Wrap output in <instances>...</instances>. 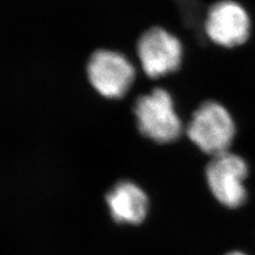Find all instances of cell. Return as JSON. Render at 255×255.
<instances>
[{
    "label": "cell",
    "instance_id": "6da1fadb",
    "mask_svg": "<svg viewBox=\"0 0 255 255\" xmlns=\"http://www.w3.org/2000/svg\"><path fill=\"white\" fill-rule=\"evenodd\" d=\"M137 127L143 136L158 143L177 139L182 131V123L170 94L156 89L143 95L134 109Z\"/></svg>",
    "mask_w": 255,
    "mask_h": 255
},
{
    "label": "cell",
    "instance_id": "7a4b0ae2",
    "mask_svg": "<svg viewBox=\"0 0 255 255\" xmlns=\"http://www.w3.org/2000/svg\"><path fill=\"white\" fill-rule=\"evenodd\" d=\"M187 135L199 149L215 156L228 151L235 135V125L221 105L207 102L195 112Z\"/></svg>",
    "mask_w": 255,
    "mask_h": 255
},
{
    "label": "cell",
    "instance_id": "3957f363",
    "mask_svg": "<svg viewBox=\"0 0 255 255\" xmlns=\"http://www.w3.org/2000/svg\"><path fill=\"white\" fill-rule=\"evenodd\" d=\"M87 77L98 94L108 99H118L132 86L135 69L124 54L112 50H100L95 52L89 62Z\"/></svg>",
    "mask_w": 255,
    "mask_h": 255
},
{
    "label": "cell",
    "instance_id": "277c9868",
    "mask_svg": "<svg viewBox=\"0 0 255 255\" xmlns=\"http://www.w3.org/2000/svg\"><path fill=\"white\" fill-rule=\"evenodd\" d=\"M205 175L212 194L221 204L235 209L245 203L247 191L244 181L248 175V166L241 156L228 151L213 156Z\"/></svg>",
    "mask_w": 255,
    "mask_h": 255
},
{
    "label": "cell",
    "instance_id": "5b68a950",
    "mask_svg": "<svg viewBox=\"0 0 255 255\" xmlns=\"http://www.w3.org/2000/svg\"><path fill=\"white\" fill-rule=\"evenodd\" d=\"M182 45L170 32L154 28L143 34L137 45V54L142 70L150 78L171 74L180 66Z\"/></svg>",
    "mask_w": 255,
    "mask_h": 255
},
{
    "label": "cell",
    "instance_id": "8992f818",
    "mask_svg": "<svg viewBox=\"0 0 255 255\" xmlns=\"http://www.w3.org/2000/svg\"><path fill=\"white\" fill-rule=\"evenodd\" d=\"M250 21L244 7L233 1L214 5L207 16L205 30L214 43L225 47L243 44L249 35Z\"/></svg>",
    "mask_w": 255,
    "mask_h": 255
},
{
    "label": "cell",
    "instance_id": "52a82bcc",
    "mask_svg": "<svg viewBox=\"0 0 255 255\" xmlns=\"http://www.w3.org/2000/svg\"><path fill=\"white\" fill-rule=\"evenodd\" d=\"M107 204L113 219L118 223L139 225L148 214V196L130 181L118 183L107 196Z\"/></svg>",
    "mask_w": 255,
    "mask_h": 255
},
{
    "label": "cell",
    "instance_id": "ba28073f",
    "mask_svg": "<svg viewBox=\"0 0 255 255\" xmlns=\"http://www.w3.org/2000/svg\"><path fill=\"white\" fill-rule=\"evenodd\" d=\"M226 255H246V254H244V253H242V252H231V253H228V254H226Z\"/></svg>",
    "mask_w": 255,
    "mask_h": 255
}]
</instances>
